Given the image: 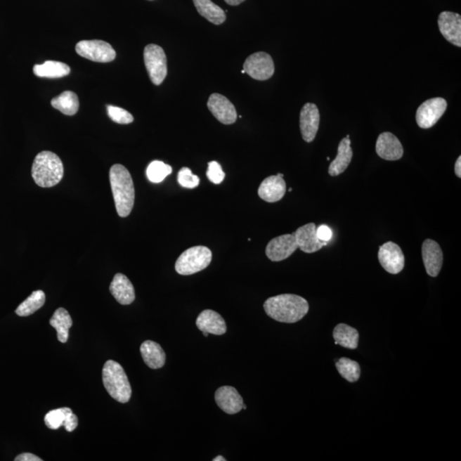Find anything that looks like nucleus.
<instances>
[{"label": "nucleus", "instance_id": "18", "mask_svg": "<svg viewBox=\"0 0 461 461\" xmlns=\"http://www.w3.org/2000/svg\"><path fill=\"white\" fill-rule=\"evenodd\" d=\"M216 403L228 415H235L243 409L244 401L240 393L232 387L219 388L214 394Z\"/></svg>", "mask_w": 461, "mask_h": 461}, {"label": "nucleus", "instance_id": "12", "mask_svg": "<svg viewBox=\"0 0 461 461\" xmlns=\"http://www.w3.org/2000/svg\"><path fill=\"white\" fill-rule=\"evenodd\" d=\"M208 108L217 120L225 125L233 124L237 121V111L233 103L220 93L210 95Z\"/></svg>", "mask_w": 461, "mask_h": 461}, {"label": "nucleus", "instance_id": "22", "mask_svg": "<svg viewBox=\"0 0 461 461\" xmlns=\"http://www.w3.org/2000/svg\"><path fill=\"white\" fill-rule=\"evenodd\" d=\"M110 292L122 305H129L135 300L134 285L124 274H115L110 285Z\"/></svg>", "mask_w": 461, "mask_h": 461}, {"label": "nucleus", "instance_id": "20", "mask_svg": "<svg viewBox=\"0 0 461 461\" xmlns=\"http://www.w3.org/2000/svg\"><path fill=\"white\" fill-rule=\"evenodd\" d=\"M286 184L283 177L272 176L261 182L258 195L262 200L268 202H279L285 197Z\"/></svg>", "mask_w": 461, "mask_h": 461}, {"label": "nucleus", "instance_id": "13", "mask_svg": "<svg viewBox=\"0 0 461 461\" xmlns=\"http://www.w3.org/2000/svg\"><path fill=\"white\" fill-rule=\"evenodd\" d=\"M320 115L315 103L304 105L300 112V130L304 141L310 143L315 141L319 130Z\"/></svg>", "mask_w": 461, "mask_h": 461}, {"label": "nucleus", "instance_id": "14", "mask_svg": "<svg viewBox=\"0 0 461 461\" xmlns=\"http://www.w3.org/2000/svg\"><path fill=\"white\" fill-rule=\"evenodd\" d=\"M439 27L441 34L453 45L461 46V17L458 13L443 11L439 15Z\"/></svg>", "mask_w": 461, "mask_h": 461}, {"label": "nucleus", "instance_id": "29", "mask_svg": "<svg viewBox=\"0 0 461 461\" xmlns=\"http://www.w3.org/2000/svg\"><path fill=\"white\" fill-rule=\"evenodd\" d=\"M51 105L66 115L77 114L79 108L78 96L71 91H63L59 96L51 99Z\"/></svg>", "mask_w": 461, "mask_h": 461}, {"label": "nucleus", "instance_id": "43", "mask_svg": "<svg viewBox=\"0 0 461 461\" xmlns=\"http://www.w3.org/2000/svg\"><path fill=\"white\" fill-rule=\"evenodd\" d=\"M245 71L244 70H242V74H245Z\"/></svg>", "mask_w": 461, "mask_h": 461}, {"label": "nucleus", "instance_id": "32", "mask_svg": "<svg viewBox=\"0 0 461 461\" xmlns=\"http://www.w3.org/2000/svg\"><path fill=\"white\" fill-rule=\"evenodd\" d=\"M172 167L164 164L161 161H153L150 162L147 168V178L150 182L161 183L165 180L167 176L172 174Z\"/></svg>", "mask_w": 461, "mask_h": 461}, {"label": "nucleus", "instance_id": "17", "mask_svg": "<svg viewBox=\"0 0 461 461\" xmlns=\"http://www.w3.org/2000/svg\"><path fill=\"white\" fill-rule=\"evenodd\" d=\"M293 234L295 235L298 248L305 253L317 252L318 250L327 245V243L322 242L318 238L315 223H309L301 226Z\"/></svg>", "mask_w": 461, "mask_h": 461}, {"label": "nucleus", "instance_id": "4", "mask_svg": "<svg viewBox=\"0 0 461 461\" xmlns=\"http://www.w3.org/2000/svg\"><path fill=\"white\" fill-rule=\"evenodd\" d=\"M103 384L107 392L120 403H129L132 388L124 369L117 361H106L103 368Z\"/></svg>", "mask_w": 461, "mask_h": 461}, {"label": "nucleus", "instance_id": "28", "mask_svg": "<svg viewBox=\"0 0 461 461\" xmlns=\"http://www.w3.org/2000/svg\"><path fill=\"white\" fill-rule=\"evenodd\" d=\"M333 337L336 344H339L342 347L349 349H356L358 347L359 332L348 325H337L334 328Z\"/></svg>", "mask_w": 461, "mask_h": 461}, {"label": "nucleus", "instance_id": "34", "mask_svg": "<svg viewBox=\"0 0 461 461\" xmlns=\"http://www.w3.org/2000/svg\"><path fill=\"white\" fill-rule=\"evenodd\" d=\"M178 182L183 188L193 189L200 185V178L188 168H182L178 173Z\"/></svg>", "mask_w": 461, "mask_h": 461}, {"label": "nucleus", "instance_id": "35", "mask_svg": "<svg viewBox=\"0 0 461 461\" xmlns=\"http://www.w3.org/2000/svg\"><path fill=\"white\" fill-rule=\"evenodd\" d=\"M209 168L207 170V177L209 180L214 183V184H221L225 178L224 171L222 170L221 166L216 161L209 162Z\"/></svg>", "mask_w": 461, "mask_h": 461}, {"label": "nucleus", "instance_id": "42", "mask_svg": "<svg viewBox=\"0 0 461 461\" xmlns=\"http://www.w3.org/2000/svg\"><path fill=\"white\" fill-rule=\"evenodd\" d=\"M246 408H247V407H246L245 405V403H244V405H243V409H246Z\"/></svg>", "mask_w": 461, "mask_h": 461}, {"label": "nucleus", "instance_id": "15", "mask_svg": "<svg viewBox=\"0 0 461 461\" xmlns=\"http://www.w3.org/2000/svg\"><path fill=\"white\" fill-rule=\"evenodd\" d=\"M422 258L428 275L439 276L443 264V253L440 245L432 240H424L422 245Z\"/></svg>", "mask_w": 461, "mask_h": 461}, {"label": "nucleus", "instance_id": "30", "mask_svg": "<svg viewBox=\"0 0 461 461\" xmlns=\"http://www.w3.org/2000/svg\"><path fill=\"white\" fill-rule=\"evenodd\" d=\"M45 303V292L35 291L23 303L18 306V308L15 310V313L21 317L30 316L38 311L39 309H41Z\"/></svg>", "mask_w": 461, "mask_h": 461}, {"label": "nucleus", "instance_id": "33", "mask_svg": "<svg viewBox=\"0 0 461 461\" xmlns=\"http://www.w3.org/2000/svg\"><path fill=\"white\" fill-rule=\"evenodd\" d=\"M107 112H108L109 117L118 124H130L134 120V117L129 111L124 109L119 108V107L108 105L107 106Z\"/></svg>", "mask_w": 461, "mask_h": 461}, {"label": "nucleus", "instance_id": "7", "mask_svg": "<svg viewBox=\"0 0 461 461\" xmlns=\"http://www.w3.org/2000/svg\"><path fill=\"white\" fill-rule=\"evenodd\" d=\"M75 51L81 57L97 63H110L117 57L113 47L103 41H82L77 43Z\"/></svg>", "mask_w": 461, "mask_h": 461}, {"label": "nucleus", "instance_id": "38", "mask_svg": "<svg viewBox=\"0 0 461 461\" xmlns=\"http://www.w3.org/2000/svg\"><path fill=\"white\" fill-rule=\"evenodd\" d=\"M455 171L456 176L461 178V157H459L458 159H457L455 166Z\"/></svg>", "mask_w": 461, "mask_h": 461}, {"label": "nucleus", "instance_id": "16", "mask_svg": "<svg viewBox=\"0 0 461 461\" xmlns=\"http://www.w3.org/2000/svg\"><path fill=\"white\" fill-rule=\"evenodd\" d=\"M376 152L384 160L396 161L403 157L404 150L403 145L394 134L385 132L377 138Z\"/></svg>", "mask_w": 461, "mask_h": 461}, {"label": "nucleus", "instance_id": "6", "mask_svg": "<svg viewBox=\"0 0 461 461\" xmlns=\"http://www.w3.org/2000/svg\"><path fill=\"white\" fill-rule=\"evenodd\" d=\"M145 65L150 81L154 85H161L168 74L167 57L161 46L150 44L144 50Z\"/></svg>", "mask_w": 461, "mask_h": 461}, {"label": "nucleus", "instance_id": "23", "mask_svg": "<svg viewBox=\"0 0 461 461\" xmlns=\"http://www.w3.org/2000/svg\"><path fill=\"white\" fill-rule=\"evenodd\" d=\"M351 145V141L348 137L343 138L340 141L339 149H337V157L334 159L332 164L329 166L328 173L330 176H339L351 164L353 157V150Z\"/></svg>", "mask_w": 461, "mask_h": 461}, {"label": "nucleus", "instance_id": "8", "mask_svg": "<svg viewBox=\"0 0 461 461\" xmlns=\"http://www.w3.org/2000/svg\"><path fill=\"white\" fill-rule=\"evenodd\" d=\"M447 102L443 98L428 99L419 107L416 112V122L420 129L432 128L447 110Z\"/></svg>", "mask_w": 461, "mask_h": 461}, {"label": "nucleus", "instance_id": "10", "mask_svg": "<svg viewBox=\"0 0 461 461\" xmlns=\"http://www.w3.org/2000/svg\"><path fill=\"white\" fill-rule=\"evenodd\" d=\"M379 261L385 271L397 274L403 271L405 266V257L400 246L393 242L381 245L379 252Z\"/></svg>", "mask_w": 461, "mask_h": 461}, {"label": "nucleus", "instance_id": "1", "mask_svg": "<svg viewBox=\"0 0 461 461\" xmlns=\"http://www.w3.org/2000/svg\"><path fill=\"white\" fill-rule=\"evenodd\" d=\"M264 307L270 318L288 324L301 320L309 310L308 301L294 294L270 297L265 301Z\"/></svg>", "mask_w": 461, "mask_h": 461}, {"label": "nucleus", "instance_id": "24", "mask_svg": "<svg viewBox=\"0 0 461 461\" xmlns=\"http://www.w3.org/2000/svg\"><path fill=\"white\" fill-rule=\"evenodd\" d=\"M141 353L143 360L150 368H162L166 363V353L156 342L145 341L141 346Z\"/></svg>", "mask_w": 461, "mask_h": 461}, {"label": "nucleus", "instance_id": "19", "mask_svg": "<svg viewBox=\"0 0 461 461\" xmlns=\"http://www.w3.org/2000/svg\"><path fill=\"white\" fill-rule=\"evenodd\" d=\"M44 420L51 430H58L61 427H65L67 431L72 432L78 427L77 416L74 415L69 408L51 410L46 413Z\"/></svg>", "mask_w": 461, "mask_h": 461}, {"label": "nucleus", "instance_id": "37", "mask_svg": "<svg viewBox=\"0 0 461 461\" xmlns=\"http://www.w3.org/2000/svg\"><path fill=\"white\" fill-rule=\"evenodd\" d=\"M15 461H42L39 457L30 454V453H23L15 457Z\"/></svg>", "mask_w": 461, "mask_h": 461}, {"label": "nucleus", "instance_id": "11", "mask_svg": "<svg viewBox=\"0 0 461 461\" xmlns=\"http://www.w3.org/2000/svg\"><path fill=\"white\" fill-rule=\"evenodd\" d=\"M298 249L294 234H285L273 238L266 248V255L272 261H281L287 259Z\"/></svg>", "mask_w": 461, "mask_h": 461}, {"label": "nucleus", "instance_id": "9", "mask_svg": "<svg viewBox=\"0 0 461 461\" xmlns=\"http://www.w3.org/2000/svg\"><path fill=\"white\" fill-rule=\"evenodd\" d=\"M244 70L257 81H268L274 74V63L271 56L259 51L249 56L244 63Z\"/></svg>", "mask_w": 461, "mask_h": 461}, {"label": "nucleus", "instance_id": "36", "mask_svg": "<svg viewBox=\"0 0 461 461\" xmlns=\"http://www.w3.org/2000/svg\"><path fill=\"white\" fill-rule=\"evenodd\" d=\"M316 234L318 238L322 242H325V243H327V242L331 240V238H332L331 228L325 225L320 226L319 228L316 229Z\"/></svg>", "mask_w": 461, "mask_h": 461}, {"label": "nucleus", "instance_id": "40", "mask_svg": "<svg viewBox=\"0 0 461 461\" xmlns=\"http://www.w3.org/2000/svg\"><path fill=\"white\" fill-rule=\"evenodd\" d=\"M226 460L223 456H217L216 458H214L213 461H226Z\"/></svg>", "mask_w": 461, "mask_h": 461}, {"label": "nucleus", "instance_id": "41", "mask_svg": "<svg viewBox=\"0 0 461 461\" xmlns=\"http://www.w3.org/2000/svg\"><path fill=\"white\" fill-rule=\"evenodd\" d=\"M202 334H204V337H208V336H209V333H208V332H202Z\"/></svg>", "mask_w": 461, "mask_h": 461}, {"label": "nucleus", "instance_id": "3", "mask_svg": "<svg viewBox=\"0 0 461 461\" xmlns=\"http://www.w3.org/2000/svg\"><path fill=\"white\" fill-rule=\"evenodd\" d=\"M63 173V162L57 154L46 150L35 157L32 176L41 188H50L58 185L62 181Z\"/></svg>", "mask_w": 461, "mask_h": 461}, {"label": "nucleus", "instance_id": "39", "mask_svg": "<svg viewBox=\"0 0 461 461\" xmlns=\"http://www.w3.org/2000/svg\"><path fill=\"white\" fill-rule=\"evenodd\" d=\"M245 0H225L226 4L232 6H240V4L245 2Z\"/></svg>", "mask_w": 461, "mask_h": 461}, {"label": "nucleus", "instance_id": "2", "mask_svg": "<svg viewBox=\"0 0 461 461\" xmlns=\"http://www.w3.org/2000/svg\"><path fill=\"white\" fill-rule=\"evenodd\" d=\"M110 181L115 209L120 217H128L132 212L135 190L129 171L122 164H115L110 170Z\"/></svg>", "mask_w": 461, "mask_h": 461}, {"label": "nucleus", "instance_id": "21", "mask_svg": "<svg viewBox=\"0 0 461 461\" xmlns=\"http://www.w3.org/2000/svg\"><path fill=\"white\" fill-rule=\"evenodd\" d=\"M196 325L202 332H208L217 336L224 335L226 332L225 320L220 313L213 311V310H204L198 316Z\"/></svg>", "mask_w": 461, "mask_h": 461}, {"label": "nucleus", "instance_id": "27", "mask_svg": "<svg viewBox=\"0 0 461 461\" xmlns=\"http://www.w3.org/2000/svg\"><path fill=\"white\" fill-rule=\"evenodd\" d=\"M33 70L38 77L51 79L65 77L71 71L66 63L58 61H46L42 65H35Z\"/></svg>", "mask_w": 461, "mask_h": 461}, {"label": "nucleus", "instance_id": "25", "mask_svg": "<svg viewBox=\"0 0 461 461\" xmlns=\"http://www.w3.org/2000/svg\"><path fill=\"white\" fill-rule=\"evenodd\" d=\"M193 3L198 13L213 25H221L225 22L226 19L225 11L212 0H193Z\"/></svg>", "mask_w": 461, "mask_h": 461}, {"label": "nucleus", "instance_id": "31", "mask_svg": "<svg viewBox=\"0 0 461 461\" xmlns=\"http://www.w3.org/2000/svg\"><path fill=\"white\" fill-rule=\"evenodd\" d=\"M336 367L340 375L349 382H356L360 379L361 367L356 361L344 357L337 361Z\"/></svg>", "mask_w": 461, "mask_h": 461}, {"label": "nucleus", "instance_id": "5", "mask_svg": "<svg viewBox=\"0 0 461 461\" xmlns=\"http://www.w3.org/2000/svg\"><path fill=\"white\" fill-rule=\"evenodd\" d=\"M212 261V250L205 246H195L185 250L178 258L176 270L181 275H192L208 268Z\"/></svg>", "mask_w": 461, "mask_h": 461}, {"label": "nucleus", "instance_id": "26", "mask_svg": "<svg viewBox=\"0 0 461 461\" xmlns=\"http://www.w3.org/2000/svg\"><path fill=\"white\" fill-rule=\"evenodd\" d=\"M50 325L57 331L58 341L65 344L69 339L70 329L73 325L72 318L69 312L63 308L58 309L50 320Z\"/></svg>", "mask_w": 461, "mask_h": 461}]
</instances>
